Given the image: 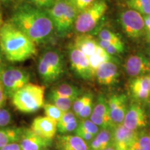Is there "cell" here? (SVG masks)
<instances>
[{"mask_svg": "<svg viewBox=\"0 0 150 150\" xmlns=\"http://www.w3.org/2000/svg\"><path fill=\"white\" fill-rule=\"evenodd\" d=\"M99 38L100 39V40L110 42H117L122 41L116 33L108 29H103L100 31L99 33Z\"/></svg>", "mask_w": 150, "mask_h": 150, "instance_id": "cell-33", "label": "cell"}, {"mask_svg": "<svg viewBox=\"0 0 150 150\" xmlns=\"http://www.w3.org/2000/svg\"><path fill=\"white\" fill-rule=\"evenodd\" d=\"M46 10L58 35L65 36L70 32L79 12L70 0H56L51 8Z\"/></svg>", "mask_w": 150, "mask_h": 150, "instance_id": "cell-4", "label": "cell"}, {"mask_svg": "<svg viewBox=\"0 0 150 150\" xmlns=\"http://www.w3.org/2000/svg\"><path fill=\"white\" fill-rule=\"evenodd\" d=\"M55 1L56 0H27V2L30 4L42 9L51 8Z\"/></svg>", "mask_w": 150, "mask_h": 150, "instance_id": "cell-37", "label": "cell"}, {"mask_svg": "<svg viewBox=\"0 0 150 150\" xmlns=\"http://www.w3.org/2000/svg\"><path fill=\"white\" fill-rule=\"evenodd\" d=\"M98 83L102 86H110L117 83L119 77L118 67L114 60L103 63L95 72Z\"/></svg>", "mask_w": 150, "mask_h": 150, "instance_id": "cell-16", "label": "cell"}, {"mask_svg": "<svg viewBox=\"0 0 150 150\" xmlns=\"http://www.w3.org/2000/svg\"><path fill=\"white\" fill-rule=\"evenodd\" d=\"M45 86L28 83L12 97L15 108L24 113H33L43 107Z\"/></svg>", "mask_w": 150, "mask_h": 150, "instance_id": "cell-3", "label": "cell"}, {"mask_svg": "<svg viewBox=\"0 0 150 150\" xmlns=\"http://www.w3.org/2000/svg\"><path fill=\"white\" fill-rule=\"evenodd\" d=\"M31 129L42 138L52 140L57 131V122L47 116H39L33 120Z\"/></svg>", "mask_w": 150, "mask_h": 150, "instance_id": "cell-17", "label": "cell"}, {"mask_svg": "<svg viewBox=\"0 0 150 150\" xmlns=\"http://www.w3.org/2000/svg\"><path fill=\"white\" fill-rule=\"evenodd\" d=\"M78 127L91 133V134H93L94 136H95L99 131V127H97L91 120L88 119L81 120V122L79 123Z\"/></svg>", "mask_w": 150, "mask_h": 150, "instance_id": "cell-32", "label": "cell"}, {"mask_svg": "<svg viewBox=\"0 0 150 150\" xmlns=\"http://www.w3.org/2000/svg\"><path fill=\"white\" fill-rule=\"evenodd\" d=\"M19 144L22 150H45L52 145V140L42 138L31 129H23Z\"/></svg>", "mask_w": 150, "mask_h": 150, "instance_id": "cell-13", "label": "cell"}, {"mask_svg": "<svg viewBox=\"0 0 150 150\" xmlns=\"http://www.w3.org/2000/svg\"><path fill=\"white\" fill-rule=\"evenodd\" d=\"M1 2H0V27L3 25L4 22L3 19V13H2V9H1Z\"/></svg>", "mask_w": 150, "mask_h": 150, "instance_id": "cell-43", "label": "cell"}, {"mask_svg": "<svg viewBox=\"0 0 150 150\" xmlns=\"http://www.w3.org/2000/svg\"><path fill=\"white\" fill-rule=\"evenodd\" d=\"M127 4L143 16L150 15V0H129Z\"/></svg>", "mask_w": 150, "mask_h": 150, "instance_id": "cell-27", "label": "cell"}, {"mask_svg": "<svg viewBox=\"0 0 150 150\" xmlns=\"http://www.w3.org/2000/svg\"><path fill=\"white\" fill-rule=\"evenodd\" d=\"M113 129H101L88 143L90 150H104L112 145Z\"/></svg>", "mask_w": 150, "mask_h": 150, "instance_id": "cell-20", "label": "cell"}, {"mask_svg": "<svg viewBox=\"0 0 150 150\" xmlns=\"http://www.w3.org/2000/svg\"><path fill=\"white\" fill-rule=\"evenodd\" d=\"M147 115L144 108L137 104H132L127 108L122 125L131 131H138L147 125Z\"/></svg>", "mask_w": 150, "mask_h": 150, "instance_id": "cell-12", "label": "cell"}, {"mask_svg": "<svg viewBox=\"0 0 150 150\" xmlns=\"http://www.w3.org/2000/svg\"><path fill=\"white\" fill-rule=\"evenodd\" d=\"M79 123V122L77 118H76L70 122L64 124V125H57V130L62 134H70V133L74 132L78 127Z\"/></svg>", "mask_w": 150, "mask_h": 150, "instance_id": "cell-31", "label": "cell"}, {"mask_svg": "<svg viewBox=\"0 0 150 150\" xmlns=\"http://www.w3.org/2000/svg\"><path fill=\"white\" fill-rule=\"evenodd\" d=\"M144 22H145V32L147 35V39L150 41V15L144 16Z\"/></svg>", "mask_w": 150, "mask_h": 150, "instance_id": "cell-40", "label": "cell"}, {"mask_svg": "<svg viewBox=\"0 0 150 150\" xmlns=\"http://www.w3.org/2000/svg\"><path fill=\"white\" fill-rule=\"evenodd\" d=\"M29 73L23 69L13 67L0 68V81L7 97H12L17 91L29 83Z\"/></svg>", "mask_w": 150, "mask_h": 150, "instance_id": "cell-7", "label": "cell"}, {"mask_svg": "<svg viewBox=\"0 0 150 150\" xmlns=\"http://www.w3.org/2000/svg\"><path fill=\"white\" fill-rule=\"evenodd\" d=\"M130 150H150V134L145 131H138Z\"/></svg>", "mask_w": 150, "mask_h": 150, "instance_id": "cell-25", "label": "cell"}, {"mask_svg": "<svg viewBox=\"0 0 150 150\" xmlns=\"http://www.w3.org/2000/svg\"><path fill=\"white\" fill-rule=\"evenodd\" d=\"M120 21L123 31L131 38H138L145 33L143 16L133 9L122 13Z\"/></svg>", "mask_w": 150, "mask_h": 150, "instance_id": "cell-8", "label": "cell"}, {"mask_svg": "<svg viewBox=\"0 0 150 150\" xmlns=\"http://www.w3.org/2000/svg\"><path fill=\"white\" fill-rule=\"evenodd\" d=\"M50 100L53 102V104L63 112L70 110L72 106L73 102L76 99L58 96V95H52V94H50Z\"/></svg>", "mask_w": 150, "mask_h": 150, "instance_id": "cell-26", "label": "cell"}, {"mask_svg": "<svg viewBox=\"0 0 150 150\" xmlns=\"http://www.w3.org/2000/svg\"><path fill=\"white\" fill-rule=\"evenodd\" d=\"M99 44V43H98ZM88 60L91 69L95 76V72L98 67L104 62L108 61H112L114 59L113 56L108 54L100 45H98L96 52L93 55L88 56Z\"/></svg>", "mask_w": 150, "mask_h": 150, "instance_id": "cell-23", "label": "cell"}, {"mask_svg": "<svg viewBox=\"0 0 150 150\" xmlns=\"http://www.w3.org/2000/svg\"><path fill=\"white\" fill-rule=\"evenodd\" d=\"M93 98V95L91 93H88L84 94V95H80V96H79L77 98L75 99L72 104V111L74 112L76 116H77L79 112L83 108V106Z\"/></svg>", "mask_w": 150, "mask_h": 150, "instance_id": "cell-30", "label": "cell"}, {"mask_svg": "<svg viewBox=\"0 0 150 150\" xmlns=\"http://www.w3.org/2000/svg\"><path fill=\"white\" fill-rule=\"evenodd\" d=\"M107 4L104 0H97L93 4L79 13L74 23L78 33H87L94 29L107 10Z\"/></svg>", "mask_w": 150, "mask_h": 150, "instance_id": "cell-6", "label": "cell"}, {"mask_svg": "<svg viewBox=\"0 0 150 150\" xmlns=\"http://www.w3.org/2000/svg\"><path fill=\"white\" fill-rule=\"evenodd\" d=\"M0 150H22V149L20 147V144L18 142H13L0 148Z\"/></svg>", "mask_w": 150, "mask_h": 150, "instance_id": "cell-42", "label": "cell"}, {"mask_svg": "<svg viewBox=\"0 0 150 150\" xmlns=\"http://www.w3.org/2000/svg\"><path fill=\"white\" fill-rule=\"evenodd\" d=\"M58 150H90L88 142L76 135L63 134L56 140Z\"/></svg>", "mask_w": 150, "mask_h": 150, "instance_id": "cell-19", "label": "cell"}, {"mask_svg": "<svg viewBox=\"0 0 150 150\" xmlns=\"http://www.w3.org/2000/svg\"><path fill=\"white\" fill-rule=\"evenodd\" d=\"M126 73L131 77L150 74V61L141 54H134L129 56L125 62Z\"/></svg>", "mask_w": 150, "mask_h": 150, "instance_id": "cell-14", "label": "cell"}, {"mask_svg": "<svg viewBox=\"0 0 150 150\" xmlns=\"http://www.w3.org/2000/svg\"><path fill=\"white\" fill-rule=\"evenodd\" d=\"M90 120L101 129H114L110 120L108 100L104 95H99L94 104Z\"/></svg>", "mask_w": 150, "mask_h": 150, "instance_id": "cell-9", "label": "cell"}, {"mask_svg": "<svg viewBox=\"0 0 150 150\" xmlns=\"http://www.w3.org/2000/svg\"><path fill=\"white\" fill-rule=\"evenodd\" d=\"M45 150H47V149H45Z\"/></svg>", "mask_w": 150, "mask_h": 150, "instance_id": "cell-48", "label": "cell"}, {"mask_svg": "<svg viewBox=\"0 0 150 150\" xmlns=\"http://www.w3.org/2000/svg\"><path fill=\"white\" fill-rule=\"evenodd\" d=\"M74 133L76 136L80 137L81 139L85 140V141L86 142H88V143H89V142L93 139L94 137H95V136H94L93 134H92L91 133L83 130V129L79 128V127L76 128V129L74 131Z\"/></svg>", "mask_w": 150, "mask_h": 150, "instance_id": "cell-38", "label": "cell"}, {"mask_svg": "<svg viewBox=\"0 0 150 150\" xmlns=\"http://www.w3.org/2000/svg\"><path fill=\"white\" fill-rule=\"evenodd\" d=\"M11 22L37 44L50 40L55 31L46 9L38 8L29 3L20 4L16 7Z\"/></svg>", "mask_w": 150, "mask_h": 150, "instance_id": "cell-1", "label": "cell"}, {"mask_svg": "<svg viewBox=\"0 0 150 150\" xmlns=\"http://www.w3.org/2000/svg\"><path fill=\"white\" fill-rule=\"evenodd\" d=\"M110 120L114 128L122 125L127 110V97L125 94H115L108 99Z\"/></svg>", "mask_w": 150, "mask_h": 150, "instance_id": "cell-11", "label": "cell"}, {"mask_svg": "<svg viewBox=\"0 0 150 150\" xmlns=\"http://www.w3.org/2000/svg\"><path fill=\"white\" fill-rule=\"evenodd\" d=\"M22 128H1L0 129V148L8 144L18 142L21 138Z\"/></svg>", "mask_w": 150, "mask_h": 150, "instance_id": "cell-22", "label": "cell"}, {"mask_svg": "<svg viewBox=\"0 0 150 150\" xmlns=\"http://www.w3.org/2000/svg\"><path fill=\"white\" fill-rule=\"evenodd\" d=\"M149 56H150V50H149Z\"/></svg>", "mask_w": 150, "mask_h": 150, "instance_id": "cell-47", "label": "cell"}, {"mask_svg": "<svg viewBox=\"0 0 150 150\" xmlns=\"http://www.w3.org/2000/svg\"><path fill=\"white\" fill-rule=\"evenodd\" d=\"M50 94L63 97L76 99L81 95V91L75 86L69 83H62L53 88Z\"/></svg>", "mask_w": 150, "mask_h": 150, "instance_id": "cell-24", "label": "cell"}, {"mask_svg": "<svg viewBox=\"0 0 150 150\" xmlns=\"http://www.w3.org/2000/svg\"><path fill=\"white\" fill-rule=\"evenodd\" d=\"M6 98L7 96L4 92V89L1 81H0V108H2V106L4 105Z\"/></svg>", "mask_w": 150, "mask_h": 150, "instance_id": "cell-41", "label": "cell"}, {"mask_svg": "<svg viewBox=\"0 0 150 150\" xmlns=\"http://www.w3.org/2000/svg\"><path fill=\"white\" fill-rule=\"evenodd\" d=\"M104 150H115V149H114V147H112V146H110V147H109L106 148V149H104Z\"/></svg>", "mask_w": 150, "mask_h": 150, "instance_id": "cell-45", "label": "cell"}, {"mask_svg": "<svg viewBox=\"0 0 150 150\" xmlns=\"http://www.w3.org/2000/svg\"><path fill=\"white\" fill-rule=\"evenodd\" d=\"M0 52L8 61L20 63L35 56L37 49L35 43L10 22L0 27Z\"/></svg>", "mask_w": 150, "mask_h": 150, "instance_id": "cell-2", "label": "cell"}, {"mask_svg": "<svg viewBox=\"0 0 150 150\" xmlns=\"http://www.w3.org/2000/svg\"><path fill=\"white\" fill-rule=\"evenodd\" d=\"M16 1V0H0V2L4 4H12Z\"/></svg>", "mask_w": 150, "mask_h": 150, "instance_id": "cell-44", "label": "cell"}, {"mask_svg": "<svg viewBox=\"0 0 150 150\" xmlns=\"http://www.w3.org/2000/svg\"><path fill=\"white\" fill-rule=\"evenodd\" d=\"M93 106H94V103H93V98L83 106V108H82L81 110L79 112V113L78 114L76 117L79 118L81 120L88 119V118L90 117V116L91 115L92 111H93Z\"/></svg>", "mask_w": 150, "mask_h": 150, "instance_id": "cell-35", "label": "cell"}, {"mask_svg": "<svg viewBox=\"0 0 150 150\" xmlns=\"http://www.w3.org/2000/svg\"><path fill=\"white\" fill-rule=\"evenodd\" d=\"M130 89L136 99L147 101L150 99V74L137 76L131 81Z\"/></svg>", "mask_w": 150, "mask_h": 150, "instance_id": "cell-18", "label": "cell"}, {"mask_svg": "<svg viewBox=\"0 0 150 150\" xmlns=\"http://www.w3.org/2000/svg\"><path fill=\"white\" fill-rule=\"evenodd\" d=\"M76 116L74 114V112L72 110H68V111L64 112L63 116L61 118V120L57 122V125H64V124L68 123L73 120L76 119Z\"/></svg>", "mask_w": 150, "mask_h": 150, "instance_id": "cell-39", "label": "cell"}, {"mask_svg": "<svg viewBox=\"0 0 150 150\" xmlns=\"http://www.w3.org/2000/svg\"><path fill=\"white\" fill-rule=\"evenodd\" d=\"M64 67L63 56L55 50H49L44 52L39 59L38 72L42 81L50 84L61 77Z\"/></svg>", "mask_w": 150, "mask_h": 150, "instance_id": "cell-5", "label": "cell"}, {"mask_svg": "<svg viewBox=\"0 0 150 150\" xmlns=\"http://www.w3.org/2000/svg\"><path fill=\"white\" fill-rule=\"evenodd\" d=\"M74 47L77 49L86 56L93 55L96 52L99 44L94 37L88 33H81L74 40Z\"/></svg>", "mask_w": 150, "mask_h": 150, "instance_id": "cell-21", "label": "cell"}, {"mask_svg": "<svg viewBox=\"0 0 150 150\" xmlns=\"http://www.w3.org/2000/svg\"><path fill=\"white\" fill-rule=\"evenodd\" d=\"M69 56L71 67L79 76L84 80H91L95 77L88 56L75 47L70 49Z\"/></svg>", "mask_w": 150, "mask_h": 150, "instance_id": "cell-10", "label": "cell"}, {"mask_svg": "<svg viewBox=\"0 0 150 150\" xmlns=\"http://www.w3.org/2000/svg\"><path fill=\"white\" fill-rule=\"evenodd\" d=\"M43 108H44L45 114L47 117L53 120L56 122H59V121L61 120L63 113H64V112L60 110L58 107H56L55 105L50 104V103L44 104Z\"/></svg>", "mask_w": 150, "mask_h": 150, "instance_id": "cell-29", "label": "cell"}, {"mask_svg": "<svg viewBox=\"0 0 150 150\" xmlns=\"http://www.w3.org/2000/svg\"><path fill=\"white\" fill-rule=\"evenodd\" d=\"M138 131H131L123 125L115 127L112 134V147L115 150H130Z\"/></svg>", "mask_w": 150, "mask_h": 150, "instance_id": "cell-15", "label": "cell"}, {"mask_svg": "<svg viewBox=\"0 0 150 150\" xmlns=\"http://www.w3.org/2000/svg\"><path fill=\"white\" fill-rule=\"evenodd\" d=\"M79 13L93 4L97 0H70Z\"/></svg>", "mask_w": 150, "mask_h": 150, "instance_id": "cell-36", "label": "cell"}, {"mask_svg": "<svg viewBox=\"0 0 150 150\" xmlns=\"http://www.w3.org/2000/svg\"><path fill=\"white\" fill-rule=\"evenodd\" d=\"M99 45L110 55H117L125 51V45L122 41L117 42H110L100 40Z\"/></svg>", "mask_w": 150, "mask_h": 150, "instance_id": "cell-28", "label": "cell"}, {"mask_svg": "<svg viewBox=\"0 0 150 150\" xmlns=\"http://www.w3.org/2000/svg\"><path fill=\"white\" fill-rule=\"evenodd\" d=\"M1 67H2V66H1V59H0V68Z\"/></svg>", "mask_w": 150, "mask_h": 150, "instance_id": "cell-46", "label": "cell"}, {"mask_svg": "<svg viewBox=\"0 0 150 150\" xmlns=\"http://www.w3.org/2000/svg\"><path fill=\"white\" fill-rule=\"evenodd\" d=\"M12 120V116L8 110L0 108V129L4 128L10 125Z\"/></svg>", "mask_w": 150, "mask_h": 150, "instance_id": "cell-34", "label": "cell"}]
</instances>
